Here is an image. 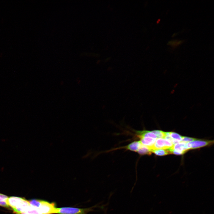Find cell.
<instances>
[{
	"instance_id": "obj_2",
	"label": "cell",
	"mask_w": 214,
	"mask_h": 214,
	"mask_svg": "<svg viewBox=\"0 0 214 214\" xmlns=\"http://www.w3.org/2000/svg\"><path fill=\"white\" fill-rule=\"evenodd\" d=\"M92 208H79L71 207L56 208V213L60 214H86L92 211Z\"/></svg>"
},
{
	"instance_id": "obj_15",
	"label": "cell",
	"mask_w": 214,
	"mask_h": 214,
	"mask_svg": "<svg viewBox=\"0 0 214 214\" xmlns=\"http://www.w3.org/2000/svg\"><path fill=\"white\" fill-rule=\"evenodd\" d=\"M153 132L156 135L157 138H164L165 136V132L160 130H155Z\"/></svg>"
},
{
	"instance_id": "obj_4",
	"label": "cell",
	"mask_w": 214,
	"mask_h": 214,
	"mask_svg": "<svg viewBox=\"0 0 214 214\" xmlns=\"http://www.w3.org/2000/svg\"><path fill=\"white\" fill-rule=\"evenodd\" d=\"M174 145L172 142L165 138H158L153 146L150 148L151 150L158 149H168Z\"/></svg>"
},
{
	"instance_id": "obj_5",
	"label": "cell",
	"mask_w": 214,
	"mask_h": 214,
	"mask_svg": "<svg viewBox=\"0 0 214 214\" xmlns=\"http://www.w3.org/2000/svg\"><path fill=\"white\" fill-rule=\"evenodd\" d=\"M186 143L181 141L174 144L172 147L168 149L170 153L177 155L183 154L188 150Z\"/></svg>"
},
{
	"instance_id": "obj_16",
	"label": "cell",
	"mask_w": 214,
	"mask_h": 214,
	"mask_svg": "<svg viewBox=\"0 0 214 214\" xmlns=\"http://www.w3.org/2000/svg\"><path fill=\"white\" fill-rule=\"evenodd\" d=\"M197 139L195 138L182 136V141L188 142L196 140Z\"/></svg>"
},
{
	"instance_id": "obj_13",
	"label": "cell",
	"mask_w": 214,
	"mask_h": 214,
	"mask_svg": "<svg viewBox=\"0 0 214 214\" xmlns=\"http://www.w3.org/2000/svg\"><path fill=\"white\" fill-rule=\"evenodd\" d=\"M42 200L33 199L29 201L30 205L33 207L38 209L41 205Z\"/></svg>"
},
{
	"instance_id": "obj_14",
	"label": "cell",
	"mask_w": 214,
	"mask_h": 214,
	"mask_svg": "<svg viewBox=\"0 0 214 214\" xmlns=\"http://www.w3.org/2000/svg\"><path fill=\"white\" fill-rule=\"evenodd\" d=\"M183 42V40L179 41L177 40H171L168 42L167 44L175 47L181 44Z\"/></svg>"
},
{
	"instance_id": "obj_18",
	"label": "cell",
	"mask_w": 214,
	"mask_h": 214,
	"mask_svg": "<svg viewBox=\"0 0 214 214\" xmlns=\"http://www.w3.org/2000/svg\"><path fill=\"white\" fill-rule=\"evenodd\" d=\"M0 206L6 207H9L7 201H0Z\"/></svg>"
},
{
	"instance_id": "obj_11",
	"label": "cell",
	"mask_w": 214,
	"mask_h": 214,
	"mask_svg": "<svg viewBox=\"0 0 214 214\" xmlns=\"http://www.w3.org/2000/svg\"><path fill=\"white\" fill-rule=\"evenodd\" d=\"M152 152L159 156L171 154L168 149L154 150L152 151Z\"/></svg>"
},
{
	"instance_id": "obj_10",
	"label": "cell",
	"mask_w": 214,
	"mask_h": 214,
	"mask_svg": "<svg viewBox=\"0 0 214 214\" xmlns=\"http://www.w3.org/2000/svg\"><path fill=\"white\" fill-rule=\"evenodd\" d=\"M137 152L141 155H150L152 152L151 149L149 147L142 144L138 150Z\"/></svg>"
},
{
	"instance_id": "obj_9",
	"label": "cell",
	"mask_w": 214,
	"mask_h": 214,
	"mask_svg": "<svg viewBox=\"0 0 214 214\" xmlns=\"http://www.w3.org/2000/svg\"><path fill=\"white\" fill-rule=\"evenodd\" d=\"M137 136L139 138L141 137H149L157 139L156 135L152 131L143 130L137 131Z\"/></svg>"
},
{
	"instance_id": "obj_1",
	"label": "cell",
	"mask_w": 214,
	"mask_h": 214,
	"mask_svg": "<svg viewBox=\"0 0 214 214\" xmlns=\"http://www.w3.org/2000/svg\"><path fill=\"white\" fill-rule=\"evenodd\" d=\"M7 202L9 207H11L17 214L25 212L31 206L29 201L16 197L8 198Z\"/></svg>"
},
{
	"instance_id": "obj_6",
	"label": "cell",
	"mask_w": 214,
	"mask_h": 214,
	"mask_svg": "<svg viewBox=\"0 0 214 214\" xmlns=\"http://www.w3.org/2000/svg\"><path fill=\"white\" fill-rule=\"evenodd\" d=\"M213 141L195 140L187 142L186 145L188 150L202 147L211 145Z\"/></svg>"
},
{
	"instance_id": "obj_8",
	"label": "cell",
	"mask_w": 214,
	"mask_h": 214,
	"mask_svg": "<svg viewBox=\"0 0 214 214\" xmlns=\"http://www.w3.org/2000/svg\"><path fill=\"white\" fill-rule=\"evenodd\" d=\"M141 145L140 141H134L123 148L127 150L137 152Z\"/></svg>"
},
{
	"instance_id": "obj_7",
	"label": "cell",
	"mask_w": 214,
	"mask_h": 214,
	"mask_svg": "<svg viewBox=\"0 0 214 214\" xmlns=\"http://www.w3.org/2000/svg\"><path fill=\"white\" fill-rule=\"evenodd\" d=\"M141 144L150 148L154 144L156 139L149 137H141L139 138Z\"/></svg>"
},
{
	"instance_id": "obj_12",
	"label": "cell",
	"mask_w": 214,
	"mask_h": 214,
	"mask_svg": "<svg viewBox=\"0 0 214 214\" xmlns=\"http://www.w3.org/2000/svg\"><path fill=\"white\" fill-rule=\"evenodd\" d=\"M170 136L172 140H176L179 142L182 141V136L177 133L170 132Z\"/></svg>"
},
{
	"instance_id": "obj_17",
	"label": "cell",
	"mask_w": 214,
	"mask_h": 214,
	"mask_svg": "<svg viewBox=\"0 0 214 214\" xmlns=\"http://www.w3.org/2000/svg\"><path fill=\"white\" fill-rule=\"evenodd\" d=\"M8 199L7 196L0 193V201H7Z\"/></svg>"
},
{
	"instance_id": "obj_3",
	"label": "cell",
	"mask_w": 214,
	"mask_h": 214,
	"mask_svg": "<svg viewBox=\"0 0 214 214\" xmlns=\"http://www.w3.org/2000/svg\"><path fill=\"white\" fill-rule=\"evenodd\" d=\"M38 209L40 214H52L56 213V208L54 203L42 200L41 205Z\"/></svg>"
}]
</instances>
